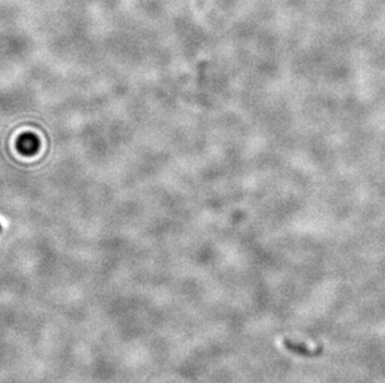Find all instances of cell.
Segmentation results:
<instances>
[{
    "label": "cell",
    "instance_id": "6da1fadb",
    "mask_svg": "<svg viewBox=\"0 0 385 383\" xmlns=\"http://www.w3.org/2000/svg\"><path fill=\"white\" fill-rule=\"evenodd\" d=\"M284 346L288 351L294 352L297 355H301V356H315V355H319L322 352V349H317L314 351H312L310 349H308L307 346L301 345V343H294L292 341L290 340H284Z\"/></svg>",
    "mask_w": 385,
    "mask_h": 383
}]
</instances>
